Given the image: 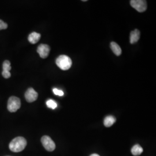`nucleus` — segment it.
Returning a JSON list of instances; mask_svg holds the SVG:
<instances>
[{"label": "nucleus", "instance_id": "13", "mask_svg": "<svg viewBox=\"0 0 156 156\" xmlns=\"http://www.w3.org/2000/svg\"><path fill=\"white\" fill-rule=\"evenodd\" d=\"M143 152L142 147L139 145L134 146L131 149V153L134 156H140Z\"/></svg>", "mask_w": 156, "mask_h": 156}, {"label": "nucleus", "instance_id": "16", "mask_svg": "<svg viewBox=\"0 0 156 156\" xmlns=\"http://www.w3.org/2000/svg\"><path fill=\"white\" fill-rule=\"evenodd\" d=\"M8 28V24L2 21V20H0V30H5Z\"/></svg>", "mask_w": 156, "mask_h": 156}, {"label": "nucleus", "instance_id": "8", "mask_svg": "<svg viewBox=\"0 0 156 156\" xmlns=\"http://www.w3.org/2000/svg\"><path fill=\"white\" fill-rule=\"evenodd\" d=\"M3 71L2 73V76L5 79H8L10 78L11 76V74L10 73V70L11 69V62L8 60H5L3 62L2 65Z\"/></svg>", "mask_w": 156, "mask_h": 156}, {"label": "nucleus", "instance_id": "17", "mask_svg": "<svg viewBox=\"0 0 156 156\" xmlns=\"http://www.w3.org/2000/svg\"><path fill=\"white\" fill-rule=\"evenodd\" d=\"M90 156H100L98 154H91V155H90Z\"/></svg>", "mask_w": 156, "mask_h": 156}, {"label": "nucleus", "instance_id": "4", "mask_svg": "<svg viewBox=\"0 0 156 156\" xmlns=\"http://www.w3.org/2000/svg\"><path fill=\"white\" fill-rule=\"evenodd\" d=\"M130 5L139 12H144L147 9V2L144 0H131Z\"/></svg>", "mask_w": 156, "mask_h": 156}, {"label": "nucleus", "instance_id": "7", "mask_svg": "<svg viewBox=\"0 0 156 156\" xmlns=\"http://www.w3.org/2000/svg\"><path fill=\"white\" fill-rule=\"evenodd\" d=\"M38 94L33 88H29L25 93V98L28 102H33L37 100Z\"/></svg>", "mask_w": 156, "mask_h": 156}, {"label": "nucleus", "instance_id": "10", "mask_svg": "<svg viewBox=\"0 0 156 156\" xmlns=\"http://www.w3.org/2000/svg\"><path fill=\"white\" fill-rule=\"evenodd\" d=\"M41 37V35L40 34L33 32L29 35L28 37V41L32 44H35L39 41Z\"/></svg>", "mask_w": 156, "mask_h": 156}, {"label": "nucleus", "instance_id": "15", "mask_svg": "<svg viewBox=\"0 0 156 156\" xmlns=\"http://www.w3.org/2000/svg\"><path fill=\"white\" fill-rule=\"evenodd\" d=\"M53 91L55 94L58 96H63L64 95V92L60 90L57 89H53Z\"/></svg>", "mask_w": 156, "mask_h": 156}, {"label": "nucleus", "instance_id": "12", "mask_svg": "<svg viewBox=\"0 0 156 156\" xmlns=\"http://www.w3.org/2000/svg\"><path fill=\"white\" fill-rule=\"evenodd\" d=\"M111 48L113 52L116 56H120L122 54V49L120 48V46L115 42H112L111 43Z\"/></svg>", "mask_w": 156, "mask_h": 156}, {"label": "nucleus", "instance_id": "3", "mask_svg": "<svg viewBox=\"0 0 156 156\" xmlns=\"http://www.w3.org/2000/svg\"><path fill=\"white\" fill-rule=\"evenodd\" d=\"M21 106V101L20 100L15 96L11 97L8 101L7 108L8 110L10 112H16Z\"/></svg>", "mask_w": 156, "mask_h": 156}, {"label": "nucleus", "instance_id": "9", "mask_svg": "<svg viewBox=\"0 0 156 156\" xmlns=\"http://www.w3.org/2000/svg\"><path fill=\"white\" fill-rule=\"evenodd\" d=\"M140 38V31L135 29L134 31H131L129 36V42L131 44H134L135 43L137 42Z\"/></svg>", "mask_w": 156, "mask_h": 156}, {"label": "nucleus", "instance_id": "5", "mask_svg": "<svg viewBox=\"0 0 156 156\" xmlns=\"http://www.w3.org/2000/svg\"><path fill=\"white\" fill-rule=\"evenodd\" d=\"M41 142L46 151H52L56 148L55 143L49 136L45 135L42 136L41 138Z\"/></svg>", "mask_w": 156, "mask_h": 156}, {"label": "nucleus", "instance_id": "11", "mask_svg": "<svg viewBox=\"0 0 156 156\" xmlns=\"http://www.w3.org/2000/svg\"><path fill=\"white\" fill-rule=\"evenodd\" d=\"M116 119L114 116H108L105 118L104 124V126L106 127H110L112 125H113V124L116 122Z\"/></svg>", "mask_w": 156, "mask_h": 156}, {"label": "nucleus", "instance_id": "2", "mask_svg": "<svg viewBox=\"0 0 156 156\" xmlns=\"http://www.w3.org/2000/svg\"><path fill=\"white\" fill-rule=\"evenodd\" d=\"M56 64L62 70L66 71L72 66V60L71 58L66 55H61L56 59Z\"/></svg>", "mask_w": 156, "mask_h": 156}, {"label": "nucleus", "instance_id": "6", "mask_svg": "<svg viewBox=\"0 0 156 156\" xmlns=\"http://www.w3.org/2000/svg\"><path fill=\"white\" fill-rule=\"evenodd\" d=\"M50 48L49 45L46 44H41L37 48V52L42 58H46L49 56Z\"/></svg>", "mask_w": 156, "mask_h": 156}, {"label": "nucleus", "instance_id": "1", "mask_svg": "<svg viewBox=\"0 0 156 156\" xmlns=\"http://www.w3.org/2000/svg\"><path fill=\"white\" fill-rule=\"evenodd\" d=\"M26 145V140L22 136H18L12 140L9 145V147L12 151L17 153L23 151Z\"/></svg>", "mask_w": 156, "mask_h": 156}, {"label": "nucleus", "instance_id": "14", "mask_svg": "<svg viewBox=\"0 0 156 156\" xmlns=\"http://www.w3.org/2000/svg\"><path fill=\"white\" fill-rule=\"evenodd\" d=\"M46 105L50 109H55L57 107V104L56 102L53 100H49L46 102Z\"/></svg>", "mask_w": 156, "mask_h": 156}]
</instances>
